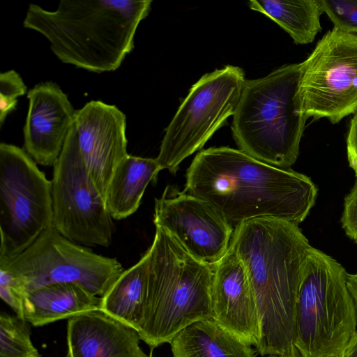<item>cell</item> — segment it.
Instances as JSON below:
<instances>
[{
	"label": "cell",
	"mask_w": 357,
	"mask_h": 357,
	"mask_svg": "<svg viewBox=\"0 0 357 357\" xmlns=\"http://www.w3.org/2000/svg\"><path fill=\"white\" fill-rule=\"evenodd\" d=\"M184 191L209 203L234 229L259 218L298 225L318 193L307 176L227 146L211 147L196 155L187 169Z\"/></svg>",
	"instance_id": "cell-1"
},
{
	"label": "cell",
	"mask_w": 357,
	"mask_h": 357,
	"mask_svg": "<svg viewBox=\"0 0 357 357\" xmlns=\"http://www.w3.org/2000/svg\"><path fill=\"white\" fill-rule=\"evenodd\" d=\"M229 246L246 270L257 306L262 356L301 357L296 347V303L312 246L298 225L259 218L234 229Z\"/></svg>",
	"instance_id": "cell-2"
},
{
	"label": "cell",
	"mask_w": 357,
	"mask_h": 357,
	"mask_svg": "<svg viewBox=\"0 0 357 357\" xmlns=\"http://www.w3.org/2000/svg\"><path fill=\"white\" fill-rule=\"evenodd\" d=\"M152 1L61 0L54 11L29 4L25 28L44 36L62 62L100 73L119 68L134 48Z\"/></svg>",
	"instance_id": "cell-3"
},
{
	"label": "cell",
	"mask_w": 357,
	"mask_h": 357,
	"mask_svg": "<svg viewBox=\"0 0 357 357\" xmlns=\"http://www.w3.org/2000/svg\"><path fill=\"white\" fill-rule=\"evenodd\" d=\"M149 252L146 298L138 328L151 349L188 326L212 319V287L215 264L189 255L165 229L155 226Z\"/></svg>",
	"instance_id": "cell-4"
},
{
	"label": "cell",
	"mask_w": 357,
	"mask_h": 357,
	"mask_svg": "<svg viewBox=\"0 0 357 357\" xmlns=\"http://www.w3.org/2000/svg\"><path fill=\"white\" fill-rule=\"evenodd\" d=\"M303 71V62L284 65L245 81L231 125L240 150L281 169L295 163L307 119L299 93Z\"/></svg>",
	"instance_id": "cell-5"
},
{
	"label": "cell",
	"mask_w": 357,
	"mask_h": 357,
	"mask_svg": "<svg viewBox=\"0 0 357 357\" xmlns=\"http://www.w3.org/2000/svg\"><path fill=\"white\" fill-rule=\"evenodd\" d=\"M347 274L336 259L312 246L296 303V347L301 357L342 356L357 331Z\"/></svg>",
	"instance_id": "cell-6"
},
{
	"label": "cell",
	"mask_w": 357,
	"mask_h": 357,
	"mask_svg": "<svg viewBox=\"0 0 357 357\" xmlns=\"http://www.w3.org/2000/svg\"><path fill=\"white\" fill-rule=\"evenodd\" d=\"M241 68L226 66L203 75L190 89L165 129L156 160L175 174L234 115L245 82Z\"/></svg>",
	"instance_id": "cell-7"
},
{
	"label": "cell",
	"mask_w": 357,
	"mask_h": 357,
	"mask_svg": "<svg viewBox=\"0 0 357 357\" xmlns=\"http://www.w3.org/2000/svg\"><path fill=\"white\" fill-rule=\"evenodd\" d=\"M52 183L24 149L0 144V258L11 259L52 225Z\"/></svg>",
	"instance_id": "cell-8"
},
{
	"label": "cell",
	"mask_w": 357,
	"mask_h": 357,
	"mask_svg": "<svg viewBox=\"0 0 357 357\" xmlns=\"http://www.w3.org/2000/svg\"><path fill=\"white\" fill-rule=\"evenodd\" d=\"M0 266L14 273L26 291L56 283H74L102 298L125 269L115 258L93 252L60 234L53 225L20 255L0 258Z\"/></svg>",
	"instance_id": "cell-9"
},
{
	"label": "cell",
	"mask_w": 357,
	"mask_h": 357,
	"mask_svg": "<svg viewBox=\"0 0 357 357\" xmlns=\"http://www.w3.org/2000/svg\"><path fill=\"white\" fill-rule=\"evenodd\" d=\"M53 167L54 227L76 243L108 247L113 218L83 159L74 124Z\"/></svg>",
	"instance_id": "cell-10"
},
{
	"label": "cell",
	"mask_w": 357,
	"mask_h": 357,
	"mask_svg": "<svg viewBox=\"0 0 357 357\" xmlns=\"http://www.w3.org/2000/svg\"><path fill=\"white\" fill-rule=\"evenodd\" d=\"M302 109L331 123L357 110V34L334 28L303 61L299 86Z\"/></svg>",
	"instance_id": "cell-11"
},
{
	"label": "cell",
	"mask_w": 357,
	"mask_h": 357,
	"mask_svg": "<svg viewBox=\"0 0 357 357\" xmlns=\"http://www.w3.org/2000/svg\"><path fill=\"white\" fill-rule=\"evenodd\" d=\"M153 222L193 258L211 265L227 252L234 230L209 203L169 185L155 199Z\"/></svg>",
	"instance_id": "cell-12"
},
{
	"label": "cell",
	"mask_w": 357,
	"mask_h": 357,
	"mask_svg": "<svg viewBox=\"0 0 357 357\" xmlns=\"http://www.w3.org/2000/svg\"><path fill=\"white\" fill-rule=\"evenodd\" d=\"M73 124L86 167L105 200L116 168L128 155L126 115L115 105L91 100L75 110Z\"/></svg>",
	"instance_id": "cell-13"
},
{
	"label": "cell",
	"mask_w": 357,
	"mask_h": 357,
	"mask_svg": "<svg viewBox=\"0 0 357 357\" xmlns=\"http://www.w3.org/2000/svg\"><path fill=\"white\" fill-rule=\"evenodd\" d=\"M27 97L25 151L36 162L54 165L74 123L75 110L67 95L52 82L37 84Z\"/></svg>",
	"instance_id": "cell-14"
},
{
	"label": "cell",
	"mask_w": 357,
	"mask_h": 357,
	"mask_svg": "<svg viewBox=\"0 0 357 357\" xmlns=\"http://www.w3.org/2000/svg\"><path fill=\"white\" fill-rule=\"evenodd\" d=\"M212 310V319L219 325L257 347L261 332L255 297L245 266L230 246L215 264Z\"/></svg>",
	"instance_id": "cell-15"
},
{
	"label": "cell",
	"mask_w": 357,
	"mask_h": 357,
	"mask_svg": "<svg viewBox=\"0 0 357 357\" xmlns=\"http://www.w3.org/2000/svg\"><path fill=\"white\" fill-rule=\"evenodd\" d=\"M139 340L135 328L102 309L68 319L70 357H149L141 349Z\"/></svg>",
	"instance_id": "cell-16"
},
{
	"label": "cell",
	"mask_w": 357,
	"mask_h": 357,
	"mask_svg": "<svg viewBox=\"0 0 357 357\" xmlns=\"http://www.w3.org/2000/svg\"><path fill=\"white\" fill-rule=\"evenodd\" d=\"M102 298L74 283H56L26 291L24 319L35 326L69 319L76 314L101 309Z\"/></svg>",
	"instance_id": "cell-17"
},
{
	"label": "cell",
	"mask_w": 357,
	"mask_h": 357,
	"mask_svg": "<svg viewBox=\"0 0 357 357\" xmlns=\"http://www.w3.org/2000/svg\"><path fill=\"white\" fill-rule=\"evenodd\" d=\"M173 357H256L252 345L213 319L196 321L169 342Z\"/></svg>",
	"instance_id": "cell-18"
},
{
	"label": "cell",
	"mask_w": 357,
	"mask_h": 357,
	"mask_svg": "<svg viewBox=\"0 0 357 357\" xmlns=\"http://www.w3.org/2000/svg\"><path fill=\"white\" fill-rule=\"evenodd\" d=\"M160 170L156 158L128 155L116 168L106 192L105 204L112 218L122 220L133 214L147 185Z\"/></svg>",
	"instance_id": "cell-19"
},
{
	"label": "cell",
	"mask_w": 357,
	"mask_h": 357,
	"mask_svg": "<svg viewBox=\"0 0 357 357\" xmlns=\"http://www.w3.org/2000/svg\"><path fill=\"white\" fill-rule=\"evenodd\" d=\"M149 270L147 250L137 264L124 271L102 297V310L137 331L146 298Z\"/></svg>",
	"instance_id": "cell-20"
},
{
	"label": "cell",
	"mask_w": 357,
	"mask_h": 357,
	"mask_svg": "<svg viewBox=\"0 0 357 357\" xmlns=\"http://www.w3.org/2000/svg\"><path fill=\"white\" fill-rule=\"evenodd\" d=\"M248 5L276 22L296 44L312 43L321 29L320 16L324 11L319 0H253Z\"/></svg>",
	"instance_id": "cell-21"
},
{
	"label": "cell",
	"mask_w": 357,
	"mask_h": 357,
	"mask_svg": "<svg viewBox=\"0 0 357 357\" xmlns=\"http://www.w3.org/2000/svg\"><path fill=\"white\" fill-rule=\"evenodd\" d=\"M30 338L26 321L2 312L0 316V357H40Z\"/></svg>",
	"instance_id": "cell-22"
},
{
	"label": "cell",
	"mask_w": 357,
	"mask_h": 357,
	"mask_svg": "<svg viewBox=\"0 0 357 357\" xmlns=\"http://www.w3.org/2000/svg\"><path fill=\"white\" fill-rule=\"evenodd\" d=\"M334 28L357 34V0H319Z\"/></svg>",
	"instance_id": "cell-23"
},
{
	"label": "cell",
	"mask_w": 357,
	"mask_h": 357,
	"mask_svg": "<svg viewBox=\"0 0 357 357\" xmlns=\"http://www.w3.org/2000/svg\"><path fill=\"white\" fill-rule=\"evenodd\" d=\"M26 92L21 76L13 70L0 74V123L16 109L17 98Z\"/></svg>",
	"instance_id": "cell-24"
},
{
	"label": "cell",
	"mask_w": 357,
	"mask_h": 357,
	"mask_svg": "<svg viewBox=\"0 0 357 357\" xmlns=\"http://www.w3.org/2000/svg\"><path fill=\"white\" fill-rule=\"evenodd\" d=\"M26 289L14 273L0 266V296L16 313L17 317L24 319L23 302Z\"/></svg>",
	"instance_id": "cell-25"
},
{
	"label": "cell",
	"mask_w": 357,
	"mask_h": 357,
	"mask_svg": "<svg viewBox=\"0 0 357 357\" xmlns=\"http://www.w3.org/2000/svg\"><path fill=\"white\" fill-rule=\"evenodd\" d=\"M340 222L347 236L357 243V178L350 192L344 198Z\"/></svg>",
	"instance_id": "cell-26"
},
{
	"label": "cell",
	"mask_w": 357,
	"mask_h": 357,
	"mask_svg": "<svg viewBox=\"0 0 357 357\" xmlns=\"http://www.w3.org/2000/svg\"><path fill=\"white\" fill-rule=\"evenodd\" d=\"M347 153L349 167L357 178V110L350 121L347 137Z\"/></svg>",
	"instance_id": "cell-27"
},
{
	"label": "cell",
	"mask_w": 357,
	"mask_h": 357,
	"mask_svg": "<svg viewBox=\"0 0 357 357\" xmlns=\"http://www.w3.org/2000/svg\"><path fill=\"white\" fill-rule=\"evenodd\" d=\"M347 287L354 301L357 317V273L354 274H347Z\"/></svg>",
	"instance_id": "cell-28"
},
{
	"label": "cell",
	"mask_w": 357,
	"mask_h": 357,
	"mask_svg": "<svg viewBox=\"0 0 357 357\" xmlns=\"http://www.w3.org/2000/svg\"><path fill=\"white\" fill-rule=\"evenodd\" d=\"M342 357H357V331L347 344Z\"/></svg>",
	"instance_id": "cell-29"
},
{
	"label": "cell",
	"mask_w": 357,
	"mask_h": 357,
	"mask_svg": "<svg viewBox=\"0 0 357 357\" xmlns=\"http://www.w3.org/2000/svg\"><path fill=\"white\" fill-rule=\"evenodd\" d=\"M153 349H151V352H150V354L149 355V357H153Z\"/></svg>",
	"instance_id": "cell-30"
},
{
	"label": "cell",
	"mask_w": 357,
	"mask_h": 357,
	"mask_svg": "<svg viewBox=\"0 0 357 357\" xmlns=\"http://www.w3.org/2000/svg\"><path fill=\"white\" fill-rule=\"evenodd\" d=\"M327 357H342V356H329Z\"/></svg>",
	"instance_id": "cell-31"
},
{
	"label": "cell",
	"mask_w": 357,
	"mask_h": 357,
	"mask_svg": "<svg viewBox=\"0 0 357 357\" xmlns=\"http://www.w3.org/2000/svg\"><path fill=\"white\" fill-rule=\"evenodd\" d=\"M66 357H70V354L68 352V354H67Z\"/></svg>",
	"instance_id": "cell-32"
}]
</instances>
